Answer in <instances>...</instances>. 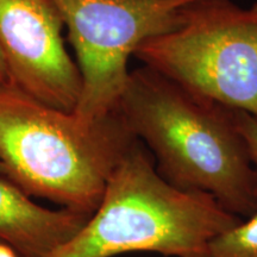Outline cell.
Returning a JSON list of instances; mask_svg holds the SVG:
<instances>
[{
  "label": "cell",
  "mask_w": 257,
  "mask_h": 257,
  "mask_svg": "<svg viewBox=\"0 0 257 257\" xmlns=\"http://www.w3.org/2000/svg\"><path fill=\"white\" fill-rule=\"evenodd\" d=\"M236 119L239 131L248 144L250 156L257 170V119L248 112L236 110Z\"/></svg>",
  "instance_id": "9c48e42d"
},
{
  "label": "cell",
  "mask_w": 257,
  "mask_h": 257,
  "mask_svg": "<svg viewBox=\"0 0 257 257\" xmlns=\"http://www.w3.org/2000/svg\"><path fill=\"white\" fill-rule=\"evenodd\" d=\"M137 138L119 108L93 125L0 83V176L92 217Z\"/></svg>",
  "instance_id": "7a4b0ae2"
},
{
  "label": "cell",
  "mask_w": 257,
  "mask_h": 257,
  "mask_svg": "<svg viewBox=\"0 0 257 257\" xmlns=\"http://www.w3.org/2000/svg\"><path fill=\"white\" fill-rule=\"evenodd\" d=\"M68 30L81 75L72 113L83 125L118 110L128 59L144 42L185 23L201 0H51Z\"/></svg>",
  "instance_id": "5b68a950"
},
{
  "label": "cell",
  "mask_w": 257,
  "mask_h": 257,
  "mask_svg": "<svg viewBox=\"0 0 257 257\" xmlns=\"http://www.w3.org/2000/svg\"><path fill=\"white\" fill-rule=\"evenodd\" d=\"M10 82L9 78V70L6 67V62L3 55V51L0 49V83H8Z\"/></svg>",
  "instance_id": "8fae6325"
},
{
  "label": "cell",
  "mask_w": 257,
  "mask_h": 257,
  "mask_svg": "<svg viewBox=\"0 0 257 257\" xmlns=\"http://www.w3.org/2000/svg\"><path fill=\"white\" fill-rule=\"evenodd\" d=\"M0 257H22L17 250H15L8 243L0 242Z\"/></svg>",
  "instance_id": "30bf717a"
},
{
  "label": "cell",
  "mask_w": 257,
  "mask_h": 257,
  "mask_svg": "<svg viewBox=\"0 0 257 257\" xmlns=\"http://www.w3.org/2000/svg\"><path fill=\"white\" fill-rule=\"evenodd\" d=\"M134 56L144 67L257 119V3L201 0L175 30L150 38Z\"/></svg>",
  "instance_id": "277c9868"
},
{
  "label": "cell",
  "mask_w": 257,
  "mask_h": 257,
  "mask_svg": "<svg viewBox=\"0 0 257 257\" xmlns=\"http://www.w3.org/2000/svg\"><path fill=\"white\" fill-rule=\"evenodd\" d=\"M211 257H257V208L242 220L212 240Z\"/></svg>",
  "instance_id": "ba28073f"
},
{
  "label": "cell",
  "mask_w": 257,
  "mask_h": 257,
  "mask_svg": "<svg viewBox=\"0 0 257 257\" xmlns=\"http://www.w3.org/2000/svg\"><path fill=\"white\" fill-rule=\"evenodd\" d=\"M89 218L68 208L42 207L0 176V239L22 257H50L74 238Z\"/></svg>",
  "instance_id": "52a82bcc"
},
{
  "label": "cell",
  "mask_w": 257,
  "mask_h": 257,
  "mask_svg": "<svg viewBox=\"0 0 257 257\" xmlns=\"http://www.w3.org/2000/svg\"><path fill=\"white\" fill-rule=\"evenodd\" d=\"M118 108L167 182L242 219L256 211L257 170L236 110L144 66L130 70Z\"/></svg>",
  "instance_id": "6da1fadb"
},
{
  "label": "cell",
  "mask_w": 257,
  "mask_h": 257,
  "mask_svg": "<svg viewBox=\"0 0 257 257\" xmlns=\"http://www.w3.org/2000/svg\"><path fill=\"white\" fill-rule=\"evenodd\" d=\"M63 27L51 0H0V49L10 83L72 113L82 82L78 64L64 46Z\"/></svg>",
  "instance_id": "8992f818"
},
{
  "label": "cell",
  "mask_w": 257,
  "mask_h": 257,
  "mask_svg": "<svg viewBox=\"0 0 257 257\" xmlns=\"http://www.w3.org/2000/svg\"><path fill=\"white\" fill-rule=\"evenodd\" d=\"M242 220L212 195L167 182L137 140L111 176L98 210L50 257H114L133 251L211 257L212 240Z\"/></svg>",
  "instance_id": "3957f363"
}]
</instances>
